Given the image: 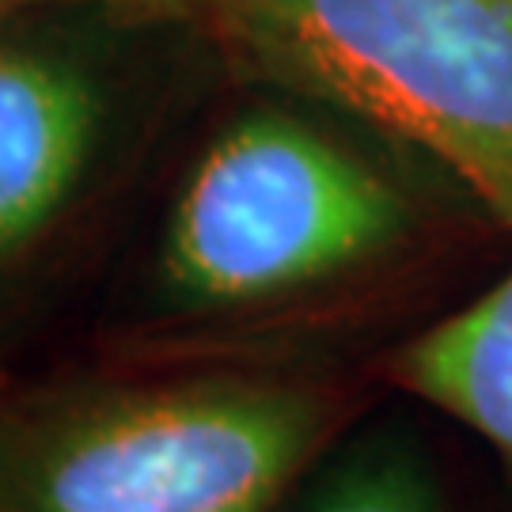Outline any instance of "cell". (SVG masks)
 I'll return each instance as SVG.
<instances>
[{"label":"cell","mask_w":512,"mask_h":512,"mask_svg":"<svg viewBox=\"0 0 512 512\" xmlns=\"http://www.w3.org/2000/svg\"><path fill=\"white\" fill-rule=\"evenodd\" d=\"M391 380L463 421L512 463V270L490 293L410 338Z\"/></svg>","instance_id":"obj_5"},{"label":"cell","mask_w":512,"mask_h":512,"mask_svg":"<svg viewBox=\"0 0 512 512\" xmlns=\"http://www.w3.org/2000/svg\"><path fill=\"white\" fill-rule=\"evenodd\" d=\"M338 403L285 376L69 384L0 403V512H281Z\"/></svg>","instance_id":"obj_1"},{"label":"cell","mask_w":512,"mask_h":512,"mask_svg":"<svg viewBox=\"0 0 512 512\" xmlns=\"http://www.w3.org/2000/svg\"><path fill=\"white\" fill-rule=\"evenodd\" d=\"M293 512H444V505L410 440L368 433L342 444L304 482Z\"/></svg>","instance_id":"obj_6"},{"label":"cell","mask_w":512,"mask_h":512,"mask_svg":"<svg viewBox=\"0 0 512 512\" xmlns=\"http://www.w3.org/2000/svg\"><path fill=\"white\" fill-rule=\"evenodd\" d=\"M23 4H95V8L133 12V16H183V12H202V0H0V8H23Z\"/></svg>","instance_id":"obj_7"},{"label":"cell","mask_w":512,"mask_h":512,"mask_svg":"<svg viewBox=\"0 0 512 512\" xmlns=\"http://www.w3.org/2000/svg\"><path fill=\"white\" fill-rule=\"evenodd\" d=\"M414 209L330 133L262 107L209 141L171 205L156 289L175 311L266 308L395 251Z\"/></svg>","instance_id":"obj_3"},{"label":"cell","mask_w":512,"mask_h":512,"mask_svg":"<svg viewBox=\"0 0 512 512\" xmlns=\"http://www.w3.org/2000/svg\"><path fill=\"white\" fill-rule=\"evenodd\" d=\"M251 73L448 167L512 228V0H202Z\"/></svg>","instance_id":"obj_2"},{"label":"cell","mask_w":512,"mask_h":512,"mask_svg":"<svg viewBox=\"0 0 512 512\" xmlns=\"http://www.w3.org/2000/svg\"><path fill=\"white\" fill-rule=\"evenodd\" d=\"M103 137V92L69 54L0 46V274L76 202Z\"/></svg>","instance_id":"obj_4"}]
</instances>
